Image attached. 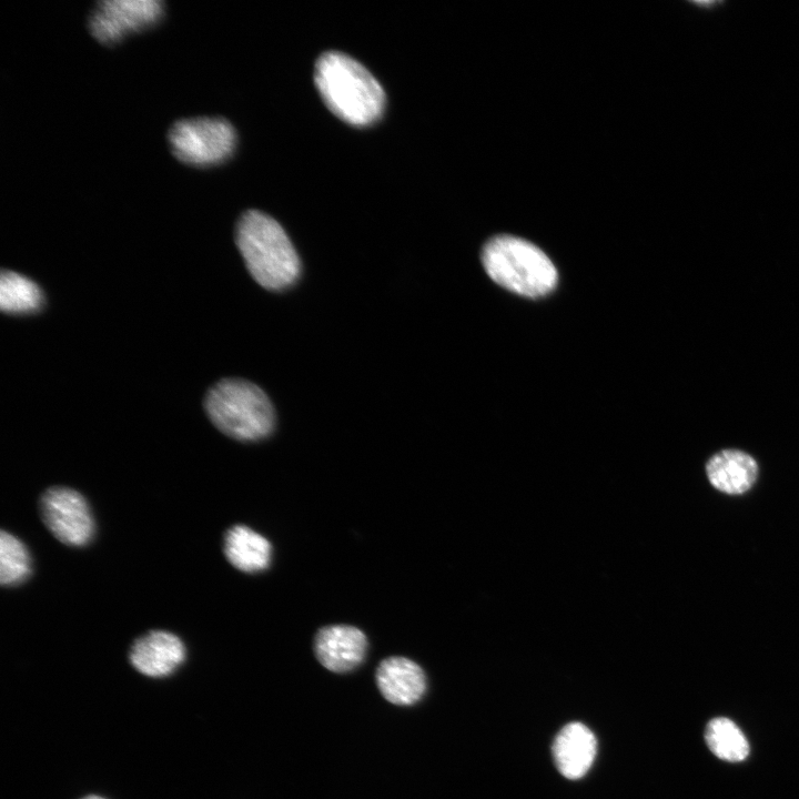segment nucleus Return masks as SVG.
<instances>
[{
    "label": "nucleus",
    "instance_id": "f257e3e1",
    "mask_svg": "<svg viewBox=\"0 0 799 799\" xmlns=\"http://www.w3.org/2000/svg\"><path fill=\"white\" fill-rule=\"evenodd\" d=\"M314 82L326 107L348 124L365 127L383 113L382 85L363 64L343 52L328 51L318 57Z\"/></svg>",
    "mask_w": 799,
    "mask_h": 799
},
{
    "label": "nucleus",
    "instance_id": "f03ea898",
    "mask_svg": "<svg viewBox=\"0 0 799 799\" xmlns=\"http://www.w3.org/2000/svg\"><path fill=\"white\" fill-rule=\"evenodd\" d=\"M235 243L252 277L264 289L282 291L300 277L299 255L283 227L270 215L250 210L235 226Z\"/></svg>",
    "mask_w": 799,
    "mask_h": 799
},
{
    "label": "nucleus",
    "instance_id": "7ed1b4c3",
    "mask_svg": "<svg viewBox=\"0 0 799 799\" xmlns=\"http://www.w3.org/2000/svg\"><path fill=\"white\" fill-rule=\"evenodd\" d=\"M482 262L494 282L523 296H544L557 284V271L550 259L535 244L514 235L488 240Z\"/></svg>",
    "mask_w": 799,
    "mask_h": 799
},
{
    "label": "nucleus",
    "instance_id": "20e7f679",
    "mask_svg": "<svg viewBox=\"0 0 799 799\" xmlns=\"http://www.w3.org/2000/svg\"><path fill=\"white\" fill-rule=\"evenodd\" d=\"M205 412L225 435L243 442L269 436L275 425V413L267 395L242 378H223L204 398Z\"/></svg>",
    "mask_w": 799,
    "mask_h": 799
},
{
    "label": "nucleus",
    "instance_id": "39448f33",
    "mask_svg": "<svg viewBox=\"0 0 799 799\" xmlns=\"http://www.w3.org/2000/svg\"><path fill=\"white\" fill-rule=\"evenodd\" d=\"M169 144L178 160L194 166H210L230 158L236 134L232 124L221 118L183 119L171 127Z\"/></svg>",
    "mask_w": 799,
    "mask_h": 799
},
{
    "label": "nucleus",
    "instance_id": "423d86ee",
    "mask_svg": "<svg viewBox=\"0 0 799 799\" xmlns=\"http://www.w3.org/2000/svg\"><path fill=\"white\" fill-rule=\"evenodd\" d=\"M40 514L47 528L61 543L83 546L94 534V522L84 497L68 487H51L40 498Z\"/></svg>",
    "mask_w": 799,
    "mask_h": 799
},
{
    "label": "nucleus",
    "instance_id": "0eeeda50",
    "mask_svg": "<svg viewBox=\"0 0 799 799\" xmlns=\"http://www.w3.org/2000/svg\"><path fill=\"white\" fill-rule=\"evenodd\" d=\"M162 12L163 4L158 0H104L92 10L89 29L99 42L114 44L156 23Z\"/></svg>",
    "mask_w": 799,
    "mask_h": 799
},
{
    "label": "nucleus",
    "instance_id": "6e6552de",
    "mask_svg": "<svg viewBox=\"0 0 799 799\" xmlns=\"http://www.w3.org/2000/svg\"><path fill=\"white\" fill-rule=\"evenodd\" d=\"M367 639L364 633L348 625H332L321 628L314 638L317 660L333 672H346L364 659Z\"/></svg>",
    "mask_w": 799,
    "mask_h": 799
},
{
    "label": "nucleus",
    "instance_id": "1a4fd4ad",
    "mask_svg": "<svg viewBox=\"0 0 799 799\" xmlns=\"http://www.w3.org/2000/svg\"><path fill=\"white\" fill-rule=\"evenodd\" d=\"M129 659L142 675L163 677L172 674L184 661L185 647L176 635L153 630L133 643Z\"/></svg>",
    "mask_w": 799,
    "mask_h": 799
},
{
    "label": "nucleus",
    "instance_id": "9d476101",
    "mask_svg": "<svg viewBox=\"0 0 799 799\" xmlns=\"http://www.w3.org/2000/svg\"><path fill=\"white\" fill-rule=\"evenodd\" d=\"M376 684L386 700L407 706L418 701L426 690L423 669L406 657H388L376 669Z\"/></svg>",
    "mask_w": 799,
    "mask_h": 799
},
{
    "label": "nucleus",
    "instance_id": "9b49d317",
    "mask_svg": "<svg viewBox=\"0 0 799 799\" xmlns=\"http://www.w3.org/2000/svg\"><path fill=\"white\" fill-rule=\"evenodd\" d=\"M596 750L594 734L580 722L566 725L553 744L556 767L568 779H579L587 773L596 757Z\"/></svg>",
    "mask_w": 799,
    "mask_h": 799
},
{
    "label": "nucleus",
    "instance_id": "f8f14e48",
    "mask_svg": "<svg viewBox=\"0 0 799 799\" xmlns=\"http://www.w3.org/2000/svg\"><path fill=\"white\" fill-rule=\"evenodd\" d=\"M710 484L730 495L742 494L756 482L758 466L747 453L725 449L715 454L706 465Z\"/></svg>",
    "mask_w": 799,
    "mask_h": 799
},
{
    "label": "nucleus",
    "instance_id": "ddd939ff",
    "mask_svg": "<svg viewBox=\"0 0 799 799\" xmlns=\"http://www.w3.org/2000/svg\"><path fill=\"white\" fill-rule=\"evenodd\" d=\"M224 554L236 569L257 573L269 567L272 547L257 532L245 525H235L224 536Z\"/></svg>",
    "mask_w": 799,
    "mask_h": 799
},
{
    "label": "nucleus",
    "instance_id": "4468645a",
    "mask_svg": "<svg viewBox=\"0 0 799 799\" xmlns=\"http://www.w3.org/2000/svg\"><path fill=\"white\" fill-rule=\"evenodd\" d=\"M43 305L40 287L30 279L3 270L0 276V307L8 314H29Z\"/></svg>",
    "mask_w": 799,
    "mask_h": 799
},
{
    "label": "nucleus",
    "instance_id": "2eb2a0df",
    "mask_svg": "<svg viewBox=\"0 0 799 799\" xmlns=\"http://www.w3.org/2000/svg\"><path fill=\"white\" fill-rule=\"evenodd\" d=\"M705 740L711 752L726 761H742L749 754V744L745 735L728 718L711 719L705 730Z\"/></svg>",
    "mask_w": 799,
    "mask_h": 799
},
{
    "label": "nucleus",
    "instance_id": "dca6fc26",
    "mask_svg": "<svg viewBox=\"0 0 799 799\" xmlns=\"http://www.w3.org/2000/svg\"><path fill=\"white\" fill-rule=\"evenodd\" d=\"M31 560L24 544L11 533L0 534V581L3 586L22 583L30 574Z\"/></svg>",
    "mask_w": 799,
    "mask_h": 799
},
{
    "label": "nucleus",
    "instance_id": "f3484780",
    "mask_svg": "<svg viewBox=\"0 0 799 799\" xmlns=\"http://www.w3.org/2000/svg\"><path fill=\"white\" fill-rule=\"evenodd\" d=\"M82 799H105V798L100 797V796H97V795H90V796H87V797H84V798H82Z\"/></svg>",
    "mask_w": 799,
    "mask_h": 799
}]
</instances>
